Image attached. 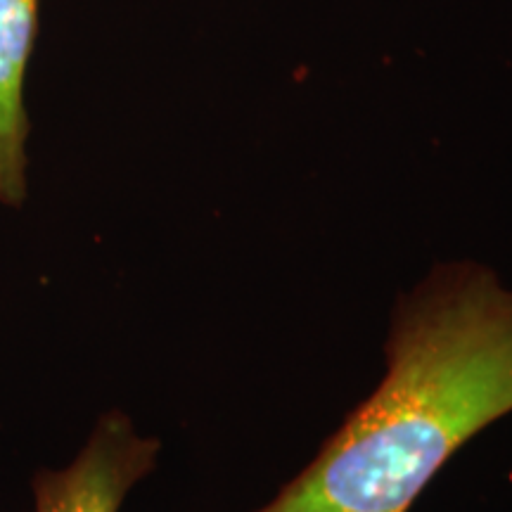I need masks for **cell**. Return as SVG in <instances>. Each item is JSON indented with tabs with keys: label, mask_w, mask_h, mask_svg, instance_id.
Listing matches in <instances>:
<instances>
[{
	"label": "cell",
	"mask_w": 512,
	"mask_h": 512,
	"mask_svg": "<svg viewBox=\"0 0 512 512\" xmlns=\"http://www.w3.org/2000/svg\"><path fill=\"white\" fill-rule=\"evenodd\" d=\"M387 375L313 463L256 512H408L446 460L512 411V290L437 266L401 294Z\"/></svg>",
	"instance_id": "6da1fadb"
},
{
	"label": "cell",
	"mask_w": 512,
	"mask_h": 512,
	"mask_svg": "<svg viewBox=\"0 0 512 512\" xmlns=\"http://www.w3.org/2000/svg\"><path fill=\"white\" fill-rule=\"evenodd\" d=\"M159 448L121 411L105 413L72 463L34 477L31 512H119L128 491L155 470Z\"/></svg>",
	"instance_id": "7a4b0ae2"
},
{
	"label": "cell",
	"mask_w": 512,
	"mask_h": 512,
	"mask_svg": "<svg viewBox=\"0 0 512 512\" xmlns=\"http://www.w3.org/2000/svg\"><path fill=\"white\" fill-rule=\"evenodd\" d=\"M41 0H0V202L22 207L27 197L24 79L38 36Z\"/></svg>",
	"instance_id": "3957f363"
}]
</instances>
